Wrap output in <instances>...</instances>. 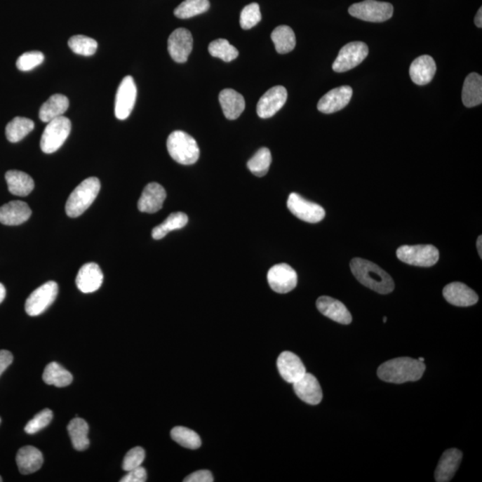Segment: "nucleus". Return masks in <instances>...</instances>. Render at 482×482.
Instances as JSON below:
<instances>
[{
	"instance_id": "46",
	"label": "nucleus",
	"mask_w": 482,
	"mask_h": 482,
	"mask_svg": "<svg viewBox=\"0 0 482 482\" xmlns=\"http://www.w3.org/2000/svg\"><path fill=\"white\" fill-rule=\"evenodd\" d=\"M13 355L8 350H0V376L13 363Z\"/></svg>"
},
{
	"instance_id": "6",
	"label": "nucleus",
	"mask_w": 482,
	"mask_h": 482,
	"mask_svg": "<svg viewBox=\"0 0 482 482\" xmlns=\"http://www.w3.org/2000/svg\"><path fill=\"white\" fill-rule=\"evenodd\" d=\"M396 257L404 263L420 267H431L438 263L439 252L432 245L402 246Z\"/></svg>"
},
{
	"instance_id": "51",
	"label": "nucleus",
	"mask_w": 482,
	"mask_h": 482,
	"mask_svg": "<svg viewBox=\"0 0 482 482\" xmlns=\"http://www.w3.org/2000/svg\"><path fill=\"white\" fill-rule=\"evenodd\" d=\"M387 317H383V323H387Z\"/></svg>"
},
{
	"instance_id": "30",
	"label": "nucleus",
	"mask_w": 482,
	"mask_h": 482,
	"mask_svg": "<svg viewBox=\"0 0 482 482\" xmlns=\"http://www.w3.org/2000/svg\"><path fill=\"white\" fill-rule=\"evenodd\" d=\"M271 38L279 54L290 53L296 47V36L290 26H278L272 32Z\"/></svg>"
},
{
	"instance_id": "5",
	"label": "nucleus",
	"mask_w": 482,
	"mask_h": 482,
	"mask_svg": "<svg viewBox=\"0 0 482 482\" xmlns=\"http://www.w3.org/2000/svg\"><path fill=\"white\" fill-rule=\"evenodd\" d=\"M71 129V121L63 116L48 122L41 136L42 152L46 154L58 152L70 135Z\"/></svg>"
},
{
	"instance_id": "50",
	"label": "nucleus",
	"mask_w": 482,
	"mask_h": 482,
	"mask_svg": "<svg viewBox=\"0 0 482 482\" xmlns=\"http://www.w3.org/2000/svg\"><path fill=\"white\" fill-rule=\"evenodd\" d=\"M418 360L420 361V362H424V359H422V357H420Z\"/></svg>"
},
{
	"instance_id": "8",
	"label": "nucleus",
	"mask_w": 482,
	"mask_h": 482,
	"mask_svg": "<svg viewBox=\"0 0 482 482\" xmlns=\"http://www.w3.org/2000/svg\"><path fill=\"white\" fill-rule=\"evenodd\" d=\"M369 54L368 46L365 42L354 41L340 49L333 69L336 73H345L359 65Z\"/></svg>"
},
{
	"instance_id": "52",
	"label": "nucleus",
	"mask_w": 482,
	"mask_h": 482,
	"mask_svg": "<svg viewBox=\"0 0 482 482\" xmlns=\"http://www.w3.org/2000/svg\"><path fill=\"white\" fill-rule=\"evenodd\" d=\"M2 481H3L2 478H1V476H0V482H1Z\"/></svg>"
},
{
	"instance_id": "23",
	"label": "nucleus",
	"mask_w": 482,
	"mask_h": 482,
	"mask_svg": "<svg viewBox=\"0 0 482 482\" xmlns=\"http://www.w3.org/2000/svg\"><path fill=\"white\" fill-rule=\"evenodd\" d=\"M437 71L434 59L431 55H421L413 61L409 69L410 77L415 84L426 85L434 80Z\"/></svg>"
},
{
	"instance_id": "39",
	"label": "nucleus",
	"mask_w": 482,
	"mask_h": 482,
	"mask_svg": "<svg viewBox=\"0 0 482 482\" xmlns=\"http://www.w3.org/2000/svg\"><path fill=\"white\" fill-rule=\"evenodd\" d=\"M69 48L74 53L90 57L96 53L98 42L94 39L84 35H75L68 41Z\"/></svg>"
},
{
	"instance_id": "12",
	"label": "nucleus",
	"mask_w": 482,
	"mask_h": 482,
	"mask_svg": "<svg viewBox=\"0 0 482 482\" xmlns=\"http://www.w3.org/2000/svg\"><path fill=\"white\" fill-rule=\"evenodd\" d=\"M268 283L275 293L285 294L290 293L297 284L296 271L287 264L274 265L268 272Z\"/></svg>"
},
{
	"instance_id": "53",
	"label": "nucleus",
	"mask_w": 482,
	"mask_h": 482,
	"mask_svg": "<svg viewBox=\"0 0 482 482\" xmlns=\"http://www.w3.org/2000/svg\"><path fill=\"white\" fill-rule=\"evenodd\" d=\"M0 422H1V418H0Z\"/></svg>"
},
{
	"instance_id": "22",
	"label": "nucleus",
	"mask_w": 482,
	"mask_h": 482,
	"mask_svg": "<svg viewBox=\"0 0 482 482\" xmlns=\"http://www.w3.org/2000/svg\"><path fill=\"white\" fill-rule=\"evenodd\" d=\"M462 458H463V453L457 448L448 449L444 452L436 468V481H450L460 467Z\"/></svg>"
},
{
	"instance_id": "9",
	"label": "nucleus",
	"mask_w": 482,
	"mask_h": 482,
	"mask_svg": "<svg viewBox=\"0 0 482 482\" xmlns=\"http://www.w3.org/2000/svg\"><path fill=\"white\" fill-rule=\"evenodd\" d=\"M58 293V283L48 281L29 295L25 302L26 313L31 316H37L44 313L54 303Z\"/></svg>"
},
{
	"instance_id": "28",
	"label": "nucleus",
	"mask_w": 482,
	"mask_h": 482,
	"mask_svg": "<svg viewBox=\"0 0 482 482\" xmlns=\"http://www.w3.org/2000/svg\"><path fill=\"white\" fill-rule=\"evenodd\" d=\"M69 107V100L65 95H52L39 109V116L43 123H48L63 116Z\"/></svg>"
},
{
	"instance_id": "18",
	"label": "nucleus",
	"mask_w": 482,
	"mask_h": 482,
	"mask_svg": "<svg viewBox=\"0 0 482 482\" xmlns=\"http://www.w3.org/2000/svg\"><path fill=\"white\" fill-rule=\"evenodd\" d=\"M443 296L449 304L455 307H467L474 306L478 300L475 291L467 285L461 283H449L444 288Z\"/></svg>"
},
{
	"instance_id": "29",
	"label": "nucleus",
	"mask_w": 482,
	"mask_h": 482,
	"mask_svg": "<svg viewBox=\"0 0 482 482\" xmlns=\"http://www.w3.org/2000/svg\"><path fill=\"white\" fill-rule=\"evenodd\" d=\"M462 100L467 107L480 106L482 103V77L471 73L465 79Z\"/></svg>"
},
{
	"instance_id": "7",
	"label": "nucleus",
	"mask_w": 482,
	"mask_h": 482,
	"mask_svg": "<svg viewBox=\"0 0 482 482\" xmlns=\"http://www.w3.org/2000/svg\"><path fill=\"white\" fill-rule=\"evenodd\" d=\"M349 13L354 18L363 21L383 22L392 18L394 8L388 2L365 0L351 6Z\"/></svg>"
},
{
	"instance_id": "4",
	"label": "nucleus",
	"mask_w": 482,
	"mask_h": 482,
	"mask_svg": "<svg viewBox=\"0 0 482 482\" xmlns=\"http://www.w3.org/2000/svg\"><path fill=\"white\" fill-rule=\"evenodd\" d=\"M170 157L180 165L190 166L199 159V147L194 138L182 130H175L167 139Z\"/></svg>"
},
{
	"instance_id": "43",
	"label": "nucleus",
	"mask_w": 482,
	"mask_h": 482,
	"mask_svg": "<svg viewBox=\"0 0 482 482\" xmlns=\"http://www.w3.org/2000/svg\"><path fill=\"white\" fill-rule=\"evenodd\" d=\"M144 459H145V451L140 447L130 449L124 457L123 462V469L126 471H129L137 467H142Z\"/></svg>"
},
{
	"instance_id": "20",
	"label": "nucleus",
	"mask_w": 482,
	"mask_h": 482,
	"mask_svg": "<svg viewBox=\"0 0 482 482\" xmlns=\"http://www.w3.org/2000/svg\"><path fill=\"white\" fill-rule=\"evenodd\" d=\"M104 275L97 264L88 263L80 269L76 277V285L83 293H93L103 283Z\"/></svg>"
},
{
	"instance_id": "10",
	"label": "nucleus",
	"mask_w": 482,
	"mask_h": 482,
	"mask_svg": "<svg viewBox=\"0 0 482 482\" xmlns=\"http://www.w3.org/2000/svg\"><path fill=\"white\" fill-rule=\"evenodd\" d=\"M287 206L291 214L310 224H316L326 217V210L316 203L308 201L297 193H291Z\"/></svg>"
},
{
	"instance_id": "44",
	"label": "nucleus",
	"mask_w": 482,
	"mask_h": 482,
	"mask_svg": "<svg viewBox=\"0 0 482 482\" xmlns=\"http://www.w3.org/2000/svg\"><path fill=\"white\" fill-rule=\"evenodd\" d=\"M147 471L142 467L133 469L128 471L126 476L123 477L121 482H145L147 481Z\"/></svg>"
},
{
	"instance_id": "40",
	"label": "nucleus",
	"mask_w": 482,
	"mask_h": 482,
	"mask_svg": "<svg viewBox=\"0 0 482 482\" xmlns=\"http://www.w3.org/2000/svg\"><path fill=\"white\" fill-rule=\"evenodd\" d=\"M262 15L260 6L257 3H252L246 6L241 13V26L242 29H249L255 27L261 21Z\"/></svg>"
},
{
	"instance_id": "31",
	"label": "nucleus",
	"mask_w": 482,
	"mask_h": 482,
	"mask_svg": "<svg viewBox=\"0 0 482 482\" xmlns=\"http://www.w3.org/2000/svg\"><path fill=\"white\" fill-rule=\"evenodd\" d=\"M42 378L48 385H53L58 388L70 385L74 380L70 372L55 362L48 363L46 366Z\"/></svg>"
},
{
	"instance_id": "49",
	"label": "nucleus",
	"mask_w": 482,
	"mask_h": 482,
	"mask_svg": "<svg viewBox=\"0 0 482 482\" xmlns=\"http://www.w3.org/2000/svg\"><path fill=\"white\" fill-rule=\"evenodd\" d=\"M482 237L480 236V237L478 238L477 239V249H478V253L480 255V257L482 258Z\"/></svg>"
},
{
	"instance_id": "42",
	"label": "nucleus",
	"mask_w": 482,
	"mask_h": 482,
	"mask_svg": "<svg viewBox=\"0 0 482 482\" xmlns=\"http://www.w3.org/2000/svg\"><path fill=\"white\" fill-rule=\"evenodd\" d=\"M45 57L39 51H29L20 55L16 61V67L20 71L28 72L43 63Z\"/></svg>"
},
{
	"instance_id": "13",
	"label": "nucleus",
	"mask_w": 482,
	"mask_h": 482,
	"mask_svg": "<svg viewBox=\"0 0 482 482\" xmlns=\"http://www.w3.org/2000/svg\"><path fill=\"white\" fill-rule=\"evenodd\" d=\"M193 38L192 32L185 28L176 29L168 39V52L177 63H185L192 53Z\"/></svg>"
},
{
	"instance_id": "36",
	"label": "nucleus",
	"mask_w": 482,
	"mask_h": 482,
	"mask_svg": "<svg viewBox=\"0 0 482 482\" xmlns=\"http://www.w3.org/2000/svg\"><path fill=\"white\" fill-rule=\"evenodd\" d=\"M272 163V154L267 147H262L248 160V167L254 175L263 177L268 173Z\"/></svg>"
},
{
	"instance_id": "35",
	"label": "nucleus",
	"mask_w": 482,
	"mask_h": 482,
	"mask_svg": "<svg viewBox=\"0 0 482 482\" xmlns=\"http://www.w3.org/2000/svg\"><path fill=\"white\" fill-rule=\"evenodd\" d=\"M209 8V0H185L175 8V15L180 19H188L204 14Z\"/></svg>"
},
{
	"instance_id": "32",
	"label": "nucleus",
	"mask_w": 482,
	"mask_h": 482,
	"mask_svg": "<svg viewBox=\"0 0 482 482\" xmlns=\"http://www.w3.org/2000/svg\"><path fill=\"white\" fill-rule=\"evenodd\" d=\"M69 435H70L72 443L78 451H83L90 446L88 439V425L85 420L74 418L72 420L67 426Z\"/></svg>"
},
{
	"instance_id": "26",
	"label": "nucleus",
	"mask_w": 482,
	"mask_h": 482,
	"mask_svg": "<svg viewBox=\"0 0 482 482\" xmlns=\"http://www.w3.org/2000/svg\"><path fill=\"white\" fill-rule=\"evenodd\" d=\"M16 464L22 474H31L35 473L41 468L43 464V455L38 448L26 446L22 448L16 455Z\"/></svg>"
},
{
	"instance_id": "3",
	"label": "nucleus",
	"mask_w": 482,
	"mask_h": 482,
	"mask_svg": "<svg viewBox=\"0 0 482 482\" xmlns=\"http://www.w3.org/2000/svg\"><path fill=\"white\" fill-rule=\"evenodd\" d=\"M100 182L96 177H90L81 182L71 193L65 205V212L72 218L78 217L90 208L100 190Z\"/></svg>"
},
{
	"instance_id": "14",
	"label": "nucleus",
	"mask_w": 482,
	"mask_h": 482,
	"mask_svg": "<svg viewBox=\"0 0 482 482\" xmlns=\"http://www.w3.org/2000/svg\"><path fill=\"white\" fill-rule=\"evenodd\" d=\"M288 93L283 86H275L268 90L258 101V116L267 119L274 116L286 103Z\"/></svg>"
},
{
	"instance_id": "27",
	"label": "nucleus",
	"mask_w": 482,
	"mask_h": 482,
	"mask_svg": "<svg viewBox=\"0 0 482 482\" xmlns=\"http://www.w3.org/2000/svg\"><path fill=\"white\" fill-rule=\"evenodd\" d=\"M9 192L19 196H28L34 189L32 177L21 170H11L6 173Z\"/></svg>"
},
{
	"instance_id": "47",
	"label": "nucleus",
	"mask_w": 482,
	"mask_h": 482,
	"mask_svg": "<svg viewBox=\"0 0 482 482\" xmlns=\"http://www.w3.org/2000/svg\"><path fill=\"white\" fill-rule=\"evenodd\" d=\"M475 25H476L478 28L482 27V8H480L477 12L476 16L474 18Z\"/></svg>"
},
{
	"instance_id": "2",
	"label": "nucleus",
	"mask_w": 482,
	"mask_h": 482,
	"mask_svg": "<svg viewBox=\"0 0 482 482\" xmlns=\"http://www.w3.org/2000/svg\"><path fill=\"white\" fill-rule=\"evenodd\" d=\"M425 369L424 362L411 357H399L382 363L379 367L377 375L383 382L401 384L408 382H417L424 375Z\"/></svg>"
},
{
	"instance_id": "25",
	"label": "nucleus",
	"mask_w": 482,
	"mask_h": 482,
	"mask_svg": "<svg viewBox=\"0 0 482 482\" xmlns=\"http://www.w3.org/2000/svg\"><path fill=\"white\" fill-rule=\"evenodd\" d=\"M219 101L222 112L229 120H236L243 113L246 107L244 98L232 88L222 90L219 94Z\"/></svg>"
},
{
	"instance_id": "11",
	"label": "nucleus",
	"mask_w": 482,
	"mask_h": 482,
	"mask_svg": "<svg viewBox=\"0 0 482 482\" xmlns=\"http://www.w3.org/2000/svg\"><path fill=\"white\" fill-rule=\"evenodd\" d=\"M136 98L135 81L132 76L124 77L118 87L114 104V114L117 119L126 120L130 116L135 106Z\"/></svg>"
},
{
	"instance_id": "21",
	"label": "nucleus",
	"mask_w": 482,
	"mask_h": 482,
	"mask_svg": "<svg viewBox=\"0 0 482 482\" xmlns=\"http://www.w3.org/2000/svg\"><path fill=\"white\" fill-rule=\"evenodd\" d=\"M316 307L324 316L341 324L352 323V316L340 301L330 297H321L316 301Z\"/></svg>"
},
{
	"instance_id": "34",
	"label": "nucleus",
	"mask_w": 482,
	"mask_h": 482,
	"mask_svg": "<svg viewBox=\"0 0 482 482\" xmlns=\"http://www.w3.org/2000/svg\"><path fill=\"white\" fill-rule=\"evenodd\" d=\"M188 221V216L185 213H173L163 224L157 225L153 229L152 237L155 239L165 238L169 232L185 227Z\"/></svg>"
},
{
	"instance_id": "16",
	"label": "nucleus",
	"mask_w": 482,
	"mask_h": 482,
	"mask_svg": "<svg viewBox=\"0 0 482 482\" xmlns=\"http://www.w3.org/2000/svg\"><path fill=\"white\" fill-rule=\"evenodd\" d=\"M277 367L283 379L293 384L307 373L306 367L302 361L290 351H284L279 356Z\"/></svg>"
},
{
	"instance_id": "37",
	"label": "nucleus",
	"mask_w": 482,
	"mask_h": 482,
	"mask_svg": "<svg viewBox=\"0 0 482 482\" xmlns=\"http://www.w3.org/2000/svg\"><path fill=\"white\" fill-rule=\"evenodd\" d=\"M208 51L212 57L222 59L225 62L234 61L239 57L238 49L229 44L227 39H218L209 44Z\"/></svg>"
},
{
	"instance_id": "19",
	"label": "nucleus",
	"mask_w": 482,
	"mask_h": 482,
	"mask_svg": "<svg viewBox=\"0 0 482 482\" xmlns=\"http://www.w3.org/2000/svg\"><path fill=\"white\" fill-rule=\"evenodd\" d=\"M166 199V192L163 186L156 182L149 183L143 190L142 195L138 202V208L140 212L153 214L163 208Z\"/></svg>"
},
{
	"instance_id": "41",
	"label": "nucleus",
	"mask_w": 482,
	"mask_h": 482,
	"mask_svg": "<svg viewBox=\"0 0 482 482\" xmlns=\"http://www.w3.org/2000/svg\"><path fill=\"white\" fill-rule=\"evenodd\" d=\"M53 419V412L51 409H44L35 415L34 419L26 424L25 431L27 434H35L42 429L47 427Z\"/></svg>"
},
{
	"instance_id": "24",
	"label": "nucleus",
	"mask_w": 482,
	"mask_h": 482,
	"mask_svg": "<svg viewBox=\"0 0 482 482\" xmlns=\"http://www.w3.org/2000/svg\"><path fill=\"white\" fill-rule=\"evenodd\" d=\"M32 210L27 203L11 201L0 208V222L2 225L15 226L24 224L31 217Z\"/></svg>"
},
{
	"instance_id": "48",
	"label": "nucleus",
	"mask_w": 482,
	"mask_h": 482,
	"mask_svg": "<svg viewBox=\"0 0 482 482\" xmlns=\"http://www.w3.org/2000/svg\"><path fill=\"white\" fill-rule=\"evenodd\" d=\"M6 297V288L4 287V285L2 283H0V304L3 302V300H5Z\"/></svg>"
},
{
	"instance_id": "38",
	"label": "nucleus",
	"mask_w": 482,
	"mask_h": 482,
	"mask_svg": "<svg viewBox=\"0 0 482 482\" xmlns=\"http://www.w3.org/2000/svg\"><path fill=\"white\" fill-rule=\"evenodd\" d=\"M170 436L173 441L186 448L198 449L201 446V439L199 434L192 429L182 426L173 428L170 431Z\"/></svg>"
},
{
	"instance_id": "33",
	"label": "nucleus",
	"mask_w": 482,
	"mask_h": 482,
	"mask_svg": "<svg viewBox=\"0 0 482 482\" xmlns=\"http://www.w3.org/2000/svg\"><path fill=\"white\" fill-rule=\"evenodd\" d=\"M34 129V123L25 117H15L6 127V136L8 142L16 143L21 142Z\"/></svg>"
},
{
	"instance_id": "1",
	"label": "nucleus",
	"mask_w": 482,
	"mask_h": 482,
	"mask_svg": "<svg viewBox=\"0 0 482 482\" xmlns=\"http://www.w3.org/2000/svg\"><path fill=\"white\" fill-rule=\"evenodd\" d=\"M350 269L361 284L377 293L385 295L394 290L395 284L391 276L373 262L354 258L350 262Z\"/></svg>"
},
{
	"instance_id": "17",
	"label": "nucleus",
	"mask_w": 482,
	"mask_h": 482,
	"mask_svg": "<svg viewBox=\"0 0 482 482\" xmlns=\"http://www.w3.org/2000/svg\"><path fill=\"white\" fill-rule=\"evenodd\" d=\"M295 393L298 398L307 404L316 406L323 399V390L316 377L306 373L302 378L293 383Z\"/></svg>"
},
{
	"instance_id": "15",
	"label": "nucleus",
	"mask_w": 482,
	"mask_h": 482,
	"mask_svg": "<svg viewBox=\"0 0 482 482\" xmlns=\"http://www.w3.org/2000/svg\"><path fill=\"white\" fill-rule=\"evenodd\" d=\"M353 90L350 86L333 88L324 95L317 104L318 110L323 114H333L343 109L350 102Z\"/></svg>"
},
{
	"instance_id": "45",
	"label": "nucleus",
	"mask_w": 482,
	"mask_h": 482,
	"mask_svg": "<svg viewBox=\"0 0 482 482\" xmlns=\"http://www.w3.org/2000/svg\"><path fill=\"white\" fill-rule=\"evenodd\" d=\"M185 482H212L214 481V478H213V475L211 474V471H209L208 470H201V471H195V473H193L190 475H189L188 477H186L185 480H183Z\"/></svg>"
}]
</instances>
